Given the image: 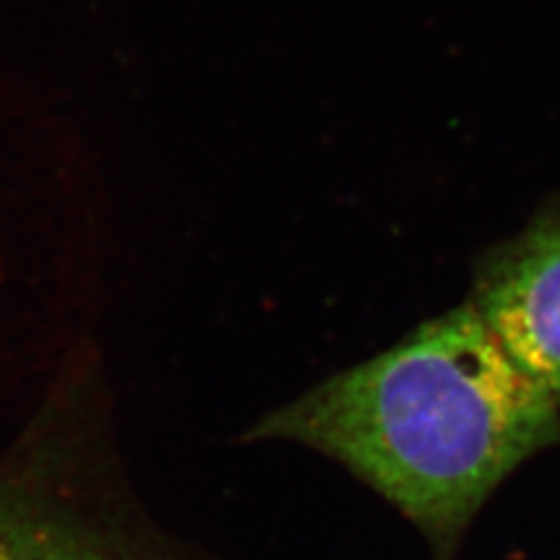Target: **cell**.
Returning <instances> with one entry per match:
<instances>
[{"label": "cell", "instance_id": "3957f363", "mask_svg": "<svg viewBox=\"0 0 560 560\" xmlns=\"http://www.w3.org/2000/svg\"><path fill=\"white\" fill-rule=\"evenodd\" d=\"M0 560L133 558L45 504L20 495H0Z\"/></svg>", "mask_w": 560, "mask_h": 560}, {"label": "cell", "instance_id": "6da1fadb", "mask_svg": "<svg viewBox=\"0 0 560 560\" xmlns=\"http://www.w3.org/2000/svg\"><path fill=\"white\" fill-rule=\"evenodd\" d=\"M250 440L327 455L446 551L516 467L560 442V405L465 302L271 411Z\"/></svg>", "mask_w": 560, "mask_h": 560}, {"label": "cell", "instance_id": "7a4b0ae2", "mask_svg": "<svg viewBox=\"0 0 560 560\" xmlns=\"http://www.w3.org/2000/svg\"><path fill=\"white\" fill-rule=\"evenodd\" d=\"M471 306L521 370L560 405V201L477 261Z\"/></svg>", "mask_w": 560, "mask_h": 560}]
</instances>
